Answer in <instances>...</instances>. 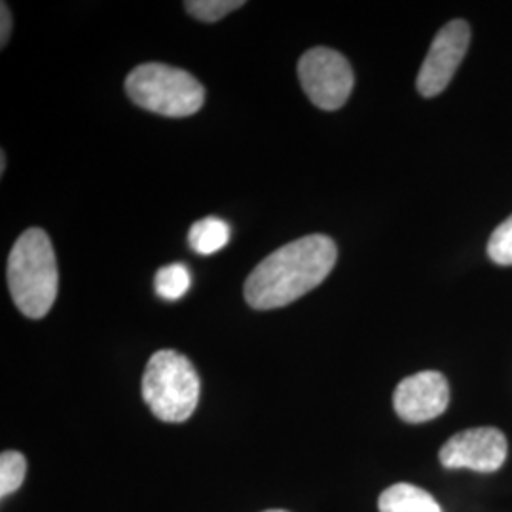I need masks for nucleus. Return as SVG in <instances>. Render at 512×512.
Instances as JSON below:
<instances>
[{"instance_id": "12", "label": "nucleus", "mask_w": 512, "mask_h": 512, "mask_svg": "<svg viewBox=\"0 0 512 512\" xmlns=\"http://www.w3.org/2000/svg\"><path fill=\"white\" fill-rule=\"evenodd\" d=\"M27 475V459L23 454L6 450L0 456V495L14 494L18 492Z\"/></svg>"}, {"instance_id": "8", "label": "nucleus", "mask_w": 512, "mask_h": 512, "mask_svg": "<svg viewBox=\"0 0 512 512\" xmlns=\"http://www.w3.org/2000/svg\"><path fill=\"white\" fill-rule=\"evenodd\" d=\"M450 404L448 380L435 370H423L404 378L393 395V406L401 420L425 423L446 412Z\"/></svg>"}, {"instance_id": "17", "label": "nucleus", "mask_w": 512, "mask_h": 512, "mask_svg": "<svg viewBox=\"0 0 512 512\" xmlns=\"http://www.w3.org/2000/svg\"><path fill=\"white\" fill-rule=\"evenodd\" d=\"M264 512H289V511H281V509H272V511H264Z\"/></svg>"}, {"instance_id": "15", "label": "nucleus", "mask_w": 512, "mask_h": 512, "mask_svg": "<svg viewBox=\"0 0 512 512\" xmlns=\"http://www.w3.org/2000/svg\"><path fill=\"white\" fill-rule=\"evenodd\" d=\"M0 18H2V25H0V46L4 48L8 44V38L12 33V12L8 8L6 2L0 4Z\"/></svg>"}, {"instance_id": "1", "label": "nucleus", "mask_w": 512, "mask_h": 512, "mask_svg": "<svg viewBox=\"0 0 512 512\" xmlns=\"http://www.w3.org/2000/svg\"><path fill=\"white\" fill-rule=\"evenodd\" d=\"M338 258L336 243L323 234L291 241L266 256L245 281V300L255 310L293 304L329 277Z\"/></svg>"}, {"instance_id": "13", "label": "nucleus", "mask_w": 512, "mask_h": 512, "mask_svg": "<svg viewBox=\"0 0 512 512\" xmlns=\"http://www.w3.org/2000/svg\"><path fill=\"white\" fill-rule=\"evenodd\" d=\"M241 6H245L243 0H190V2H184L186 12L205 23H215L224 16L236 12Z\"/></svg>"}, {"instance_id": "7", "label": "nucleus", "mask_w": 512, "mask_h": 512, "mask_svg": "<svg viewBox=\"0 0 512 512\" xmlns=\"http://www.w3.org/2000/svg\"><path fill=\"white\" fill-rule=\"evenodd\" d=\"M509 452L505 435L495 427H476L454 435L440 448V463L446 469H471L495 473L503 467Z\"/></svg>"}, {"instance_id": "5", "label": "nucleus", "mask_w": 512, "mask_h": 512, "mask_svg": "<svg viewBox=\"0 0 512 512\" xmlns=\"http://www.w3.org/2000/svg\"><path fill=\"white\" fill-rule=\"evenodd\" d=\"M298 76L311 103L323 110L342 109L355 84L348 59L330 48H313L302 55Z\"/></svg>"}, {"instance_id": "10", "label": "nucleus", "mask_w": 512, "mask_h": 512, "mask_svg": "<svg viewBox=\"0 0 512 512\" xmlns=\"http://www.w3.org/2000/svg\"><path fill=\"white\" fill-rule=\"evenodd\" d=\"M188 241L198 255H213L228 245L230 226L226 220L217 219V217L198 220L190 228Z\"/></svg>"}, {"instance_id": "4", "label": "nucleus", "mask_w": 512, "mask_h": 512, "mask_svg": "<svg viewBox=\"0 0 512 512\" xmlns=\"http://www.w3.org/2000/svg\"><path fill=\"white\" fill-rule=\"evenodd\" d=\"M129 99L167 118H186L202 109L205 90L198 78L164 63H145L126 78Z\"/></svg>"}, {"instance_id": "2", "label": "nucleus", "mask_w": 512, "mask_h": 512, "mask_svg": "<svg viewBox=\"0 0 512 512\" xmlns=\"http://www.w3.org/2000/svg\"><path fill=\"white\" fill-rule=\"evenodd\" d=\"M57 262L48 234L31 228L19 236L8 256V287L18 310L42 319L57 298Z\"/></svg>"}, {"instance_id": "3", "label": "nucleus", "mask_w": 512, "mask_h": 512, "mask_svg": "<svg viewBox=\"0 0 512 512\" xmlns=\"http://www.w3.org/2000/svg\"><path fill=\"white\" fill-rule=\"evenodd\" d=\"M200 376L179 351L162 349L148 361L143 374V399L158 420L183 423L200 401Z\"/></svg>"}, {"instance_id": "16", "label": "nucleus", "mask_w": 512, "mask_h": 512, "mask_svg": "<svg viewBox=\"0 0 512 512\" xmlns=\"http://www.w3.org/2000/svg\"><path fill=\"white\" fill-rule=\"evenodd\" d=\"M4 171H6V154L2 152V154H0V173L4 175Z\"/></svg>"}, {"instance_id": "14", "label": "nucleus", "mask_w": 512, "mask_h": 512, "mask_svg": "<svg viewBox=\"0 0 512 512\" xmlns=\"http://www.w3.org/2000/svg\"><path fill=\"white\" fill-rule=\"evenodd\" d=\"M488 256L499 266H512V215L495 228L488 241Z\"/></svg>"}, {"instance_id": "6", "label": "nucleus", "mask_w": 512, "mask_h": 512, "mask_svg": "<svg viewBox=\"0 0 512 512\" xmlns=\"http://www.w3.org/2000/svg\"><path fill=\"white\" fill-rule=\"evenodd\" d=\"M469 42L471 29L463 19H454L440 29L431 42L416 80V88L423 97H435L448 88L467 54Z\"/></svg>"}, {"instance_id": "9", "label": "nucleus", "mask_w": 512, "mask_h": 512, "mask_svg": "<svg viewBox=\"0 0 512 512\" xmlns=\"http://www.w3.org/2000/svg\"><path fill=\"white\" fill-rule=\"evenodd\" d=\"M380 512H442L435 497L414 484H395L380 495Z\"/></svg>"}, {"instance_id": "11", "label": "nucleus", "mask_w": 512, "mask_h": 512, "mask_svg": "<svg viewBox=\"0 0 512 512\" xmlns=\"http://www.w3.org/2000/svg\"><path fill=\"white\" fill-rule=\"evenodd\" d=\"M192 275L184 264H167L154 277V289L164 300H179L190 291Z\"/></svg>"}]
</instances>
